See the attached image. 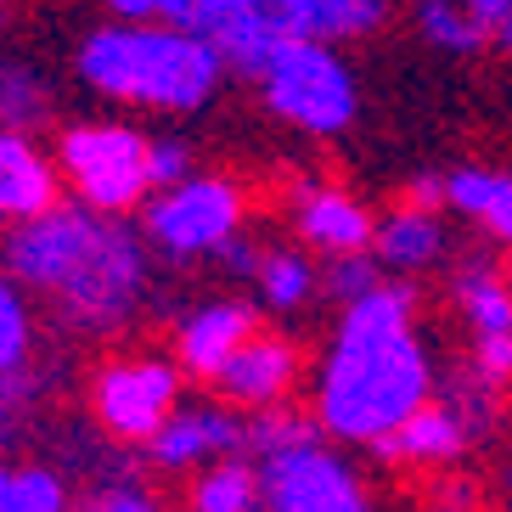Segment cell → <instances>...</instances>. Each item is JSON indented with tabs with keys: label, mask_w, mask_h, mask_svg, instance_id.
Wrapping results in <instances>:
<instances>
[{
	"label": "cell",
	"mask_w": 512,
	"mask_h": 512,
	"mask_svg": "<svg viewBox=\"0 0 512 512\" xmlns=\"http://www.w3.org/2000/svg\"><path fill=\"white\" fill-rule=\"evenodd\" d=\"M428 406V361L411 332L394 338H338L321 372V428L338 439L383 445Z\"/></svg>",
	"instance_id": "obj_1"
},
{
	"label": "cell",
	"mask_w": 512,
	"mask_h": 512,
	"mask_svg": "<svg viewBox=\"0 0 512 512\" xmlns=\"http://www.w3.org/2000/svg\"><path fill=\"white\" fill-rule=\"evenodd\" d=\"M79 74L102 96L186 113V107L209 102V91L226 74V62H220V51L209 40H197V34L147 29V23H113V29H96L85 40Z\"/></svg>",
	"instance_id": "obj_2"
},
{
	"label": "cell",
	"mask_w": 512,
	"mask_h": 512,
	"mask_svg": "<svg viewBox=\"0 0 512 512\" xmlns=\"http://www.w3.org/2000/svg\"><path fill=\"white\" fill-rule=\"evenodd\" d=\"M147 147L130 124H74L57 141V164L68 175V186L79 192V209L91 214H124L136 209L152 192L147 175Z\"/></svg>",
	"instance_id": "obj_3"
},
{
	"label": "cell",
	"mask_w": 512,
	"mask_h": 512,
	"mask_svg": "<svg viewBox=\"0 0 512 512\" xmlns=\"http://www.w3.org/2000/svg\"><path fill=\"white\" fill-rule=\"evenodd\" d=\"M175 400H181V372L158 355H119L102 361L91 377L96 422L124 445H152L175 417Z\"/></svg>",
	"instance_id": "obj_4"
},
{
	"label": "cell",
	"mask_w": 512,
	"mask_h": 512,
	"mask_svg": "<svg viewBox=\"0 0 512 512\" xmlns=\"http://www.w3.org/2000/svg\"><path fill=\"white\" fill-rule=\"evenodd\" d=\"M141 282H147V254H141V237L119 220H102L96 242L85 248L79 271L62 282V310L79 321V327H119L130 321L141 299Z\"/></svg>",
	"instance_id": "obj_5"
},
{
	"label": "cell",
	"mask_w": 512,
	"mask_h": 512,
	"mask_svg": "<svg viewBox=\"0 0 512 512\" xmlns=\"http://www.w3.org/2000/svg\"><path fill=\"white\" fill-rule=\"evenodd\" d=\"M259 85H265L271 113H282L287 124H299L310 136H332V130H344L355 119L349 68L327 46H316V40H293Z\"/></svg>",
	"instance_id": "obj_6"
},
{
	"label": "cell",
	"mask_w": 512,
	"mask_h": 512,
	"mask_svg": "<svg viewBox=\"0 0 512 512\" xmlns=\"http://www.w3.org/2000/svg\"><path fill=\"white\" fill-rule=\"evenodd\" d=\"M242 220V192L231 181H186L175 192H158L147 203V237L175 259L226 248Z\"/></svg>",
	"instance_id": "obj_7"
},
{
	"label": "cell",
	"mask_w": 512,
	"mask_h": 512,
	"mask_svg": "<svg viewBox=\"0 0 512 512\" xmlns=\"http://www.w3.org/2000/svg\"><path fill=\"white\" fill-rule=\"evenodd\" d=\"M259 507L265 512H372L366 490L344 462L321 445L265 456L259 462Z\"/></svg>",
	"instance_id": "obj_8"
},
{
	"label": "cell",
	"mask_w": 512,
	"mask_h": 512,
	"mask_svg": "<svg viewBox=\"0 0 512 512\" xmlns=\"http://www.w3.org/2000/svg\"><path fill=\"white\" fill-rule=\"evenodd\" d=\"M107 214H91V209H74V203H57L51 214L17 226V237L6 242V271L12 282L23 287H40V293H62V282L79 271L85 248L96 242V226Z\"/></svg>",
	"instance_id": "obj_9"
},
{
	"label": "cell",
	"mask_w": 512,
	"mask_h": 512,
	"mask_svg": "<svg viewBox=\"0 0 512 512\" xmlns=\"http://www.w3.org/2000/svg\"><path fill=\"white\" fill-rule=\"evenodd\" d=\"M293 377H299V349L287 344V338H276V332H254L214 383L237 406H276L293 389Z\"/></svg>",
	"instance_id": "obj_10"
},
{
	"label": "cell",
	"mask_w": 512,
	"mask_h": 512,
	"mask_svg": "<svg viewBox=\"0 0 512 512\" xmlns=\"http://www.w3.org/2000/svg\"><path fill=\"white\" fill-rule=\"evenodd\" d=\"M259 332V321H254V310L248 304H203L192 321H186L181 332H175V355H181V366L192 377H220L226 372V361L237 355L248 338Z\"/></svg>",
	"instance_id": "obj_11"
},
{
	"label": "cell",
	"mask_w": 512,
	"mask_h": 512,
	"mask_svg": "<svg viewBox=\"0 0 512 512\" xmlns=\"http://www.w3.org/2000/svg\"><path fill=\"white\" fill-rule=\"evenodd\" d=\"M242 445H248V422L214 406H192L169 417V428L152 439V456H158V467H192L203 456H226L231 462Z\"/></svg>",
	"instance_id": "obj_12"
},
{
	"label": "cell",
	"mask_w": 512,
	"mask_h": 512,
	"mask_svg": "<svg viewBox=\"0 0 512 512\" xmlns=\"http://www.w3.org/2000/svg\"><path fill=\"white\" fill-rule=\"evenodd\" d=\"M51 209H57V169L23 130H0V214L29 226Z\"/></svg>",
	"instance_id": "obj_13"
},
{
	"label": "cell",
	"mask_w": 512,
	"mask_h": 512,
	"mask_svg": "<svg viewBox=\"0 0 512 512\" xmlns=\"http://www.w3.org/2000/svg\"><path fill=\"white\" fill-rule=\"evenodd\" d=\"M299 231L304 242H316L327 254H366V242H372V214L355 203V197L332 192V186H310L299 203Z\"/></svg>",
	"instance_id": "obj_14"
},
{
	"label": "cell",
	"mask_w": 512,
	"mask_h": 512,
	"mask_svg": "<svg viewBox=\"0 0 512 512\" xmlns=\"http://www.w3.org/2000/svg\"><path fill=\"white\" fill-rule=\"evenodd\" d=\"M271 12L287 23L293 40H344L383 23V0H271Z\"/></svg>",
	"instance_id": "obj_15"
},
{
	"label": "cell",
	"mask_w": 512,
	"mask_h": 512,
	"mask_svg": "<svg viewBox=\"0 0 512 512\" xmlns=\"http://www.w3.org/2000/svg\"><path fill=\"white\" fill-rule=\"evenodd\" d=\"M209 46L220 51V62H226V68L265 79V74L276 68V57L293 46V34H287V23L271 12V6H259V12H248V17H237V23H226V29L209 40Z\"/></svg>",
	"instance_id": "obj_16"
},
{
	"label": "cell",
	"mask_w": 512,
	"mask_h": 512,
	"mask_svg": "<svg viewBox=\"0 0 512 512\" xmlns=\"http://www.w3.org/2000/svg\"><path fill=\"white\" fill-rule=\"evenodd\" d=\"M462 439H467V428H462V417H456V411L422 406L417 417L400 428V434H389L383 445H377V456H417V462H445V456L462 451Z\"/></svg>",
	"instance_id": "obj_17"
},
{
	"label": "cell",
	"mask_w": 512,
	"mask_h": 512,
	"mask_svg": "<svg viewBox=\"0 0 512 512\" xmlns=\"http://www.w3.org/2000/svg\"><path fill=\"white\" fill-rule=\"evenodd\" d=\"M445 203L462 214L484 220L501 242H512V175H484V169H462L445 181Z\"/></svg>",
	"instance_id": "obj_18"
},
{
	"label": "cell",
	"mask_w": 512,
	"mask_h": 512,
	"mask_svg": "<svg viewBox=\"0 0 512 512\" xmlns=\"http://www.w3.org/2000/svg\"><path fill=\"white\" fill-rule=\"evenodd\" d=\"M439 220L428 209H394L383 226H377V254L389 259V265H428L439 254Z\"/></svg>",
	"instance_id": "obj_19"
},
{
	"label": "cell",
	"mask_w": 512,
	"mask_h": 512,
	"mask_svg": "<svg viewBox=\"0 0 512 512\" xmlns=\"http://www.w3.org/2000/svg\"><path fill=\"white\" fill-rule=\"evenodd\" d=\"M411 332V287H372L366 299L349 304L338 338H394Z\"/></svg>",
	"instance_id": "obj_20"
},
{
	"label": "cell",
	"mask_w": 512,
	"mask_h": 512,
	"mask_svg": "<svg viewBox=\"0 0 512 512\" xmlns=\"http://www.w3.org/2000/svg\"><path fill=\"white\" fill-rule=\"evenodd\" d=\"M259 507V467L237 462L209 467L203 479L192 484V512H254Z\"/></svg>",
	"instance_id": "obj_21"
},
{
	"label": "cell",
	"mask_w": 512,
	"mask_h": 512,
	"mask_svg": "<svg viewBox=\"0 0 512 512\" xmlns=\"http://www.w3.org/2000/svg\"><path fill=\"white\" fill-rule=\"evenodd\" d=\"M259 6H271V0H158V17H164V29H181V34H197V40H214L226 23L259 12Z\"/></svg>",
	"instance_id": "obj_22"
},
{
	"label": "cell",
	"mask_w": 512,
	"mask_h": 512,
	"mask_svg": "<svg viewBox=\"0 0 512 512\" xmlns=\"http://www.w3.org/2000/svg\"><path fill=\"white\" fill-rule=\"evenodd\" d=\"M462 304H467V316H473V327H479V338L512 332V293L501 287V276L490 265H473L462 276Z\"/></svg>",
	"instance_id": "obj_23"
},
{
	"label": "cell",
	"mask_w": 512,
	"mask_h": 512,
	"mask_svg": "<svg viewBox=\"0 0 512 512\" xmlns=\"http://www.w3.org/2000/svg\"><path fill=\"white\" fill-rule=\"evenodd\" d=\"M29 344H34V316H29V299L12 276H0V377L23 372L29 361Z\"/></svg>",
	"instance_id": "obj_24"
},
{
	"label": "cell",
	"mask_w": 512,
	"mask_h": 512,
	"mask_svg": "<svg viewBox=\"0 0 512 512\" xmlns=\"http://www.w3.org/2000/svg\"><path fill=\"white\" fill-rule=\"evenodd\" d=\"M259 293H265V304H276V310H293V304L310 299V287H316V276H310V265H304L299 254H287V248H271V254L259 259Z\"/></svg>",
	"instance_id": "obj_25"
},
{
	"label": "cell",
	"mask_w": 512,
	"mask_h": 512,
	"mask_svg": "<svg viewBox=\"0 0 512 512\" xmlns=\"http://www.w3.org/2000/svg\"><path fill=\"white\" fill-rule=\"evenodd\" d=\"M0 512H68V490L51 467H17L0 490Z\"/></svg>",
	"instance_id": "obj_26"
},
{
	"label": "cell",
	"mask_w": 512,
	"mask_h": 512,
	"mask_svg": "<svg viewBox=\"0 0 512 512\" xmlns=\"http://www.w3.org/2000/svg\"><path fill=\"white\" fill-rule=\"evenodd\" d=\"M40 113H46V85L29 68L0 62V130H29Z\"/></svg>",
	"instance_id": "obj_27"
},
{
	"label": "cell",
	"mask_w": 512,
	"mask_h": 512,
	"mask_svg": "<svg viewBox=\"0 0 512 512\" xmlns=\"http://www.w3.org/2000/svg\"><path fill=\"white\" fill-rule=\"evenodd\" d=\"M299 445H321L316 422H304L299 411H265V417L248 422V451H259V462L282 456V451H299Z\"/></svg>",
	"instance_id": "obj_28"
},
{
	"label": "cell",
	"mask_w": 512,
	"mask_h": 512,
	"mask_svg": "<svg viewBox=\"0 0 512 512\" xmlns=\"http://www.w3.org/2000/svg\"><path fill=\"white\" fill-rule=\"evenodd\" d=\"M422 34L445 51H479L484 46V34L473 29L467 6H451V0H428V6H422Z\"/></svg>",
	"instance_id": "obj_29"
},
{
	"label": "cell",
	"mask_w": 512,
	"mask_h": 512,
	"mask_svg": "<svg viewBox=\"0 0 512 512\" xmlns=\"http://www.w3.org/2000/svg\"><path fill=\"white\" fill-rule=\"evenodd\" d=\"M147 175H152V192H175V186L192 181V152H186L181 141H152Z\"/></svg>",
	"instance_id": "obj_30"
},
{
	"label": "cell",
	"mask_w": 512,
	"mask_h": 512,
	"mask_svg": "<svg viewBox=\"0 0 512 512\" xmlns=\"http://www.w3.org/2000/svg\"><path fill=\"white\" fill-rule=\"evenodd\" d=\"M321 282H327L332 293H338V299L355 304V299H366V293L377 287V271H372V259H366V254H344L327 276H321Z\"/></svg>",
	"instance_id": "obj_31"
},
{
	"label": "cell",
	"mask_w": 512,
	"mask_h": 512,
	"mask_svg": "<svg viewBox=\"0 0 512 512\" xmlns=\"http://www.w3.org/2000/svg\"><path fill=\"white\" fill-rule=\"evenodd\" d=\"M467 17L484 40H496L501 51H512V0H467Z\"/></svg>",
	"instance_id": "obj_32"
},
{
	"label": "cell",
	"mask_w": 512,
	"mask_h": 512,
	"mask_svg": "<svg viewBox=\"0 0 512 512\" xmlns=\"http://www.w3.org/2000/svg\"><path fill=\"white\" fill-rule=\"evenodd\" d=\"M479 377H484V383H501V377H512V332L479 338Z\"/></svg>",
	"instance_id": "obj_33"
},
{
	"label": "cell",
	"mask_w": 512,
	"mask_h": 512,
	"mask_svg": "<svg viewBox=\"0 0 512 512\" xmlns=\"http://www.w3.org/2000/svg\"><path fill=\"white\" fill-rule=\"evenodd\" d=\"M85 512H158V507H152V496H141V490H102V496H91Z\"/></svg>",
	"instance_id": "obj_34"
},
{
	"label": "cell",
	"mask_w": 512,
	"mask_h": 512,
	"mask_svg": "<svg viewBox=\"0 0 512 512\" xmlns=\"http://www.w3.org/2000/svg\"><path fill=\"white\" fill-rule=\"evenodd\" d=\"M220 259H226L237 276H259V259H265V254H259V248H248L242 237H231L226 248H220Z\"/></svg>",
	"instance_id": "obj_35"
},
{
	"label": "cell",
	"mask_w": 512,
	"mask_h": 512,
	"mask_svg": "<svg viewBox=\"0 0 512 512\" xmlns=\"http://www.w3.org/2000/svg\"><path fill=\"white\" fill-rule=\"evenodd\" d=\"M119 17H158V0H107Z\"/></svg>",
	"instance_id": "obj_36"
},
{
	"label": "cell",
	"mask_w": 512,
	"mask_h": 512,
	"mask_svg": "<svg viewBox=\"0 0 512 512\" xmlns=\"http://www.w3.org/2000/svg\"><path fill=\"white\" fill-rule=\"evenodd\" d=\"M434 512H467V490H451V496H439Z\"/></svg>",
	"instance_id": "obj_37"
},
{
	"label": "cell",
	"mask_w": 512,
	"mask_h": 512,
	"mask_svg": "<svg viewBox=\"0 0 512 512\" xmlns=\"http://www.w3.org/2000/svg\"><path fill=\"white\" fill-rule=\"evenodd\" d=\"M6 479H12V467H0V490H6Z\"/></svg>",
	"instance_id": "obj_38"
}]
</instances>
